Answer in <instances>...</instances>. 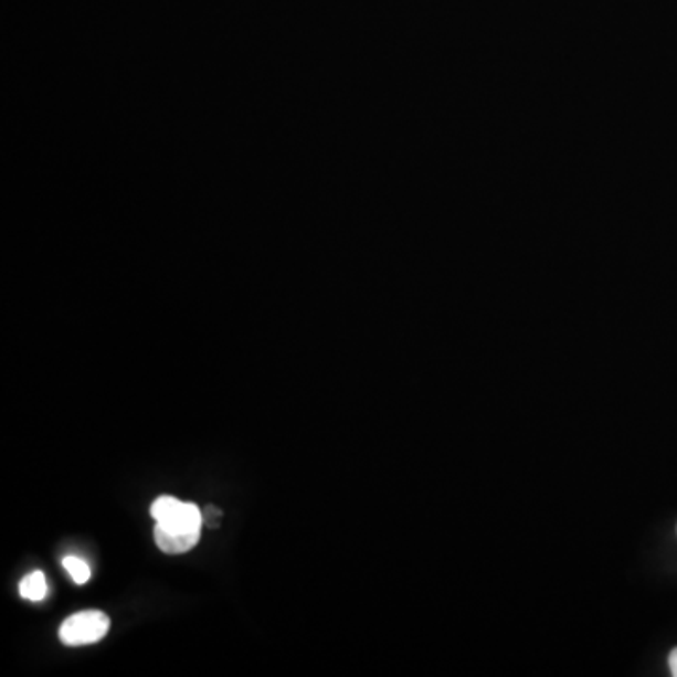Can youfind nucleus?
<instances>
[{"label": "nucleus", "mask_w": 677, "mask_h": 677, "mask_svg": "<svg viewBox=\"0 0 677 677\" xmlns=\"http://www.w3.org/2000/svg\"><path fill=\"white\" fill-rule=\"evenodd\" d=\"M200 540V531H179V529H170V527L155 526V542L159 546V550L165 551L168 556H181L187 551L192 550Z\"/></svg>", "instance_id": "obj_3"}, {"label": "nucleus", "mask_w": 677, "mask_h": 677, "mask_svg": "<svg viewBox=\"0 0 677 677\" xmlns=\"http://www.w3.org/2000/svg\"><path fill=\"white\" fill-rule=\"evenodd\" d=\"M63 564H64V569H66V572L71 574L72 580H74V582H76L77 585H83V583L89 582V578H91L89 564L85 563L83 559L64 558Z\"/></svg>", "instance_id": "obj_5"}, {"label": "nucleus", "mask_w": 677, "mask_h": 677, "mask_svg": "<svg viewBox=\"0 0 677 677\" xmlns=\"http://www.w3.org/2000/svg\"><path fill=\"white\" fill-rule=\"evenodd\" d=\"M151 516L159 526L179 531H202L203 512L194 503H183L176 497H160L152 503Z\"/></svg>", "instance_id": "obj_2"}, {"label": "nucleus", "mask_w": 677, "mask_h": 677, "mask_svg": "<svg viewBox=\"0 0 677 677\" xmlns=\"http://www.w3.org/2000/svg\"><path fill=\"white\" fill-rule=\"evenodd\" d=\"M668 665H670L671 676L677 677V647L671 649L670 657H668Z\"/></svg>", "instance_id": "obj_6"}, {"label": "nucleus", "mask_w": 677, "mask_h": 677, "mask_svg": "<svg viewBox=\"0 0 677 677\" xmlns=\"http://www.w3.org/2000/svg\"><path fill=\"white\" fill-rule=\"evenodd\" d=\"M20 593L23 599L31 602L44 601L47 593V582H45L44 572H32L29 576L23 578L20 583Z\"/></svg>", "instance_id": "obj_4"}, {"label": "nucleus", "mask_w": 677, "mask_h": 677, "mask_svg": "<svg viewBox=\"0 0 677 677\" xmlns=\"http://www.w3.org/2000/svg\"><path fill=\"white\" fill-rule=\"evenodd\" d=\"M109 631V617L98 610L80 612L64 621L59 628V638L64 646L80 647L89 646L101 642Z\"/></svg>", "instance_id": "obj_1"}]
</instances>
